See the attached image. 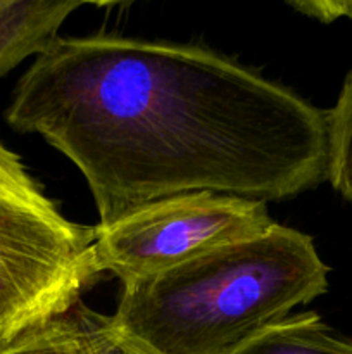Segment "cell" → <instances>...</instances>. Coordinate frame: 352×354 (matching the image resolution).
Instances as JSON below:
<instances>
[{"mask_svg":"<svg viewBox=\"0 0 352 354\" xmlns=\"http://www.w3.org/2000/svg\"><path fill=\"white\" fill-rule=\"evenodd\" d=\"M6 120L75 162L99 227L182 194L268 203L326 180V111L197 45L57 37L19 78Z\"/></svg>","mask_w":352,"mask_h":354,"instance_id":"obj_1","label":"cell"},{"mask_svg":"<svg viewBox=\"0 0 352 354\" xmlns=\"http://www.w3.org/2000/svg\"><path fill=\"white\" fill-rule=\"evenodd\" d=\"M309 235L275 223L178 266L123 283L113 327L147 354H235L328 290Z\"/></svg>","mask_w":352,"mask_h":354,"instance_id":"obj_2","label":"cell"},{"mask_svg":"<svg viewBox=\"0 0 352 354\" xmlns=\"http://www.w3.org/2000/svg\"><path fill=\"white\" fill-rule=\"evenodd\" d=\"M97 227L69 221L0 142V324L6 337L68 315L95 283Z\"/></svg>","mask_w":352,"mask_h":354,"instance_id":"obj_3","label":"cell"},{"mask_svg":"<svg viewBox=\"0 0 352 354\" xmlns=\"http://www.w3.org/2000/svg\"><path fill=\"white\" fill-rule=\"evenodd\" d=\"M275 225L266 203L214 192L166 197L113 225H97L95 265L128 283L223 245L254 239Z\"/></svg>","mask_w":352,"mask_h":354,"instance_id":"obj_4","label":"cell"},{"mask_svg":"<svg viewBox=\"0 0 352 354\" xmlns=\"http://www.w3.org/2000/svg\"><path fill=\"white\" fill-rule=\"evenodd\" d=\"M85 2L0 0V78L59 37V28Z\"/></svg>","mask_w":352,"mask_h":354,"instance_id":"obj_5","label":"cell"},{"mask_svg":"<svg viewBox=\"0 0 352 354\" xmlns=\"http://www.w3.org/2000/svg\"><path fill=\"white\" fill-rule=\"evenodd\" d=\"M235 354H352V339L335 334L320 315H293L269 327Z\"/></svg>","mask_w":352,"mask_h":354,"instance_id":"obj_6","label":"cell"},{"mask_svg":"<svg viewBox=\"0 0 352 354\" xmlns=\"http://www.w3.org/2000/svg\"><path fill=\"white\" fill-rule=\"evenodd\" d=\"M328 171L335 192L352 203V69L342 85L337 102L326 111Z\"/></svg>","mask_w":352,"mask_h":354,"instance_id":"obj_7","label":"cell"},{"mask_svg":"<svg viewBox=\"0 0 352 354\" xmlns=\"http://www.w3.org/2000/svg\"><path fill=\"white\" fill-rule=\"evenodd\" d=\"M0 354H83L69 315L0 339Z\"/></svg>","mask_w":352,"mask_h":354,"instance_id":"obj_8","label":"cell"},{"mask_svg":"<svg viewBox=\"0 0 352 354\" xmlns=\"http://www.w3.org/2000/svg\"><path fill=\"white\" fill-rule=\"evenodd\" d=\"M83 354H147L123 337L109 317L90 310L79 301L69 311Z\"/></svg>","mask_w":352,"mask_h":354,"instance_id":"obj_9","label":"cell"},{"mask_svg":"<svg viewBox=\"0 0 352 354\" xmlns=\"http://www.w3.org/2000/svg\"><path fill=\"white\" fill-rule=\"evenodd\" d=\"M289 6L297 12L324 24H330L342 17L352 19V0H306V2H289Z\"/></svg>","mask_w":352,"mask_h":354,"instance_id":"obj_10","label":"cell"},{"mask_svg":"<svg viewBox=\"0 0 352 354\" xmlns=\"http://www.w3.org/2000/svg\"><path fill=\"white\" fill-rule=\"evenodd\" d=\"M0 339H6V332H3L2 324H0Z\"/></svg>","mask_w":352,"mask_h":354,"instance_id":"obj_11","label":"cell"}]
</instances>
